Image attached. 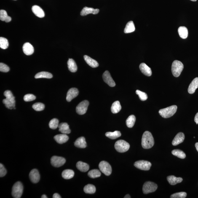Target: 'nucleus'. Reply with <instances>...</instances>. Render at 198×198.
<instances>
[{"label": "nucleus", "mask_w": 198, "mask_h": 198, "mask_svg": "<svg viewBox=\"0 0 198 198\" xmlns=\"http://www.w3.org/2000/svg\"><path fill=\"white\" fill-rule=\"evenodd\" d=\"M84 191L86 194H93L95 192L96 188L93 185L88 184L84 187Z\"/></svg>", "instance_id": "35"}, {"label": "nucleus", "mask_w": 198, "mask_h": 198, "mask_svg": "<svg viewBox=\"0 0 198 198\" xmlns=\"http://www.w3.org/2000/svg\"><path fill=\"white\" fill-rule=\"evenodd\" d=\"M136 93L139 96L140 100L142 101H145L148 99V95L144 92H142L139 90H137L136 91Z\"/></svg>", "instance_id": "42"}, {"label": "nucleus", "mask_w": 198, "mask_h": 198, "mask_svg": "<svg viewBox=\"0 0 198 198\" xmlns=\"http://www.w3.org/2000/svg\"><path fill=\"white\" fill-rule=\"evenodd\" d=\"M172 154L180 159H184L186 157V154L183 151L179 149L174 150L172 151Z\"/></svg>", "instance_id": "37"}, {"label": "nucleus", "mask_w": 198, "mask_h": 198, "mask_svg": "<svg viewBox=\"0 0 198 198\" xmlns=\"http://www.w3.org/2000/svg\"><path fill=\"white\" fill-rule=\"evenodd\" d=\"M52 75L51 73L46 72H41L36 74L35 76L36 79L39 78H47V79H51L52 78Z\"/></svg>", "instance_id": "34"}, {"label": "nucleus", "mask_w": 198, "mask_h": 198, "mask_svg": "<svg viewBox=\"0 0 198 198\" xmlns=\"http://www.w3.org/2000/svg\"><path fill=\"white\" fill-rule=\"evenodd\" d=\"M100 10L99 9H94L92 8L85 7L81 10V15L84 16L90 14H98Z\"/></svg>", "instance_id": "15"}, {"label": "nucleus", "mask_w": 198, "mask_h": 198, "mask_svg": "<svg viewBox=\"0 0 198 198\" xmlns=\"http://www.w3.org/2000/svg\"><path fill=\"white\" fill-rule=\"evenodd\" d=\"M7 173V171L5 168L4 165L1 163L0 164V177H2L4 176Z\"/></svg>", "instance_id": "46"}, {"label": "nucleus", "mask_w": 198, "mask_h": 198, "mask_svg": "<svg viewBox=\"0 0 198 198\" xmlns=\"http://www.w3.org/2000/svg\"><path fill=\"white\" fill-rule=\"evenodd\" d=\"M157 185L153 182L148 181L145 182L143 188V192L145 194L154 192L157 189Z\"/></svg>", "instance_id": "7"}, {"label": "nucleus", "mask_w": 198, "mask_h": 198, "mask_svg": "<svg viewBox=\"0 0 198 198\" xmlns=\"http://www.w3.org/2000/svg\"><path fill=\"white\" fill-rule=\"evenodd\" d=\"M88 175L91 178H95L100 177L101 175V173L100 171L97 169H95L91 170L89 172Z\"/></svg>", "instance_id": "38"}, {"label": "nucleus", "mask_w": 198, "mask_h": 198, "mask_svg": "<svg viewBox=\"0 0 198 198\" xmlns=\"http://www.w3.org/2000/svg\"><path fill=\"white\" fill-rule=\"evenodd\" d=\"M29 177L31 181L34 183L38 182L40 179L39 172L36 169H33L31 171L30 173Z\"/></svg>", "instance_id": "13"}, {"label": "nucleus", "mask_w": 198, "mask_h": 198, "mask_svg": "<svg viewBox=\"0 0 198 198\" xmlns=\"http://www.w3.org/2000/svg\"><path fill=\"white\" fill-rule=\"evenodd\" d=\"M76 166L77 168L81 172H87L89 169V166L88 164L81 161L77 163Z\"/></svg>", "instance_id": "26"}, {"label": "nucleus", "mask_w": 198, "mask_h": 198, "mask_svg": "<svg viewBox=\"0 0 198 198\" xmlns=\"http://www.w3.org/2000/svg\"><path fill=\"white\" fill-rule=\"evenodd\" d=\"M103 78L104 81L111 87H115L116 85L115 83L112 78L109 72L106 71L103 73Z\"/></svg>", "instance_id": "12"}, {"label": "nucleus", "mask_w": 198, "mask_h": 198, "mask_svg": "<svg viewBox=\"0 0 198 198\" xmlns=\"http://www.w3.org/2000/svg\"><path fill=\"white\" fill-rule=\"evenodd\" d=\"M167 180L170 185H174L181 183L183 179L180 177H176L174 176L171 175L167 177Z\"/></svg>", "instance_id": "23"}, {"label": "nucleus", "mask_w": 198, "mask_h": 198, "mask_svg": "<svg viewBox=\"0 0 198 198\" xmlns=\"http://www.w3.org/2000/svg\"><path fill=\"white\" fill-rule=\"evenodd\" d=\"M177 106L176 105L168 107L163 109L159 111V113L163 117L168 118L172 117L176 112Z\"/></svg>", "instance_id": "3"}, {"label": "nucleus", "mask_w": 198, "mask_h": 198, "mask_svg": "<svg viewBox=\"0 0 198 198\" xmlns=\"http://www.w3.org/2000/svg\"><path fill=\"white\" fill-rule=\"evenodd\" d=\"M99 167L100 171L105 175L109 176L111 174L112 170L111 165L107 162L102 161L99 164Z\"/></svg>", "instance_id": "8"}, {"label": "nucleus", "mask_w": 198, "mask_h": 198, "mask_svg": "<svg viewBox=\"0 0 198 198\" xmlns=\"http://www.w3.org/2000/svg\"><path fill=\"white\" fill-rule=\"evenodd\" d=\"M140 68L141 72L148 76H150L152 74V72L151 68L148 67L147 65L144 63H142L140 65Z\"/></svg>", "instance_id": "20"}, {"label": "nucleus", "mask_w": 198, "mask_h": 198, "mask_svg": "<svg viewBox=\"0 0 198 198\" xmlns=\"http://www.w3.org/2000/svg\"><path fill=\"white\" fill-rule=\"evenodd\" d=\"M194 120L196 124H198V112L196 114L195 116Z\"/></svg>", "instance_id": "47"}, {"label": "nucleus", "mask_w": 198, "mask_h": 198, "mask_svg": "<svg viewBox=\"0 0 198 198\" xmlns=\"http://www.w3.org/2000/svg\"><path fill=\"white\" fill-rule=\"evenodd\" d=\"M135 27L133 22L130 21L128 22L126 25L124 30V33H132L135 31Z\"/></svg>", "instance_id": "31"}, {"label": "nucleus", "mask_w": 198, "mask_h": 198, "mask_svg": "<svg viewBox=\"0 0 198 198\" xmlns=\"http://www.w3.org/2000/svg\"><path fill=\"white\" fill-rule=\"evenodd\" d=\"M0 19L2 21H5L6 23H9L12 20V18L8 16L7 12L3 10L0 11Z\"/></svg>", "instance_id": "30"}, {"label": "nucleus", "mask_w": 198, "mask_h": 198, "mask_svg": "<svg viewBox=\"0 0 198 198\" xmlns=\"http://www.w3.org/2000/svg\"><path fill=\"white\" fill-rule=\"evenodd\" d=\"M59 121L58 119L54 118L51 120L49 122L50 128L52 129H56L58 127Z\"/></svg>", "instance_id": "40"}, {"label": "nucleus", "mask_w": 198, "mask_h": 198, "mask_svg": "<svg viewBox=\"0 0 198 198\" xmlns=\"http://www.w3.org/2000/svg\"><path fill=\"white\" fill-rule=\"evenodd\" d=\"M134 165L137 168L142 170H149L151 166V163L145 160L137 161L134 164Z\"/></svg>", "instance_id": "9"}, {"label": "nucleus", "mask_w": 198, "mask_h": 198, "mask_svg": "<svg viewBox=\"0 0 198 198\" xmlns=\"http://www.w3.org/2000/svg\"><path fill=\"white\" fill-rule=\"evenodd\" d=\"M8 46L9 42L7 39L4 38H0V47L3 49H6Z\"/></svg>", "instance_id": "39"}, {"label": "nucleus", "mask_w": 198, "mask_h": 198, "mask_svg": "<svg viewBox=\"0 0 198 198\" xmlns=\"http://www.w3.org/2000/svg\"><path fill=\"white\" fill-rule=\"evenodd\" d=\"M36 99V97L32 94H27L24 96V100L26 102L33 101Z\"/></svg>", "instance_id": "44"}, {"label": "nucleus", "mask_w": 198, "mask_h": 198, "mask_svg": "<svg viewBox=\"0 0 198 198\" xmlns=\"http://www.w3.org/2000/svg\"><path fill=\"white\" fill-rule=\"evenodd\" d=\"M74 172L71 170H65L62 172V176L63 178L66 180H69L74 177Z\"/></svg>", "instance_id": "28"}, {"label": "nucleus", "mask_w": 198, "mask_h": 198, "mask_svg": "<svg viewBox=\"0 0 198 198\" xmlns=\"http://www.w3.org/2000/svg\"><path fill=\"white\" fill-rule=\"evenodd\" d=\"M10 70V68L7 65L5 64L1 63H0V71L1 72H7Z\"/></svg>", "instance_id": "45"}, {"label": "nucleus", "mask_w": 198, "mask_h": 198, "mask_svg": "<svg viewBox=\"0 0 198 198\" xmlns=\"http://www.w3.org/2000/svg\"><path fill=\"white\" fill-rule=\"evenodd\" d=\"M45 106L44 104L40 103H35L33 105V108L37 111H41L44 109Z\"/></svg>", "instance_id": "41"}, {"label": "nucleus", "mask_w": 198, "mask_h": 198, "mask_svg": "<svg viewBox=\"0 0 198 198\" xmlns=\"http://www.w3.org/2000/svg\"><path fill=\"white\" fill-rule=\"evenodd\" d=\"M58 127L59 132L62 134H68L71 133V131L69 129V126L66 123H62L59 124Z\"/></svg>", "instance_id": "21"}, {"label": "nucleus", "mask_w": 198, "mask_h": 198, "mask_svg": "<svg viewBox=\"0 0 198 198\" xmlns=\"http://www.w3.org/2000/svg\"><path fill=\"white\" fill-rule=\"evenodd\" d=\"M121 109L122 107L120 102L119 101H116L113 103L112 105L111 110L112 113L115 114L119 112Z\"/></svg>", "instance_id": "32"}, {"label": "nucleus", "mask_w": 198, "mask_h": 198, "mask_svg": "<svg viewBox=\"0 0 198 198\" xmlns=\"http://www.w3.org/2000/svg\"><path fill=\"white\" fill-rule=\"evenodd\" d=\"M185 136L184 134L182 132H179L176 135L174 138L172 142V144L173 146L177 145L183 143L185 140Z\"/></svg>", "instance_id": "16"}, {"label": "nucleus", "mask_w": 198, "mask_h": 198, "mask_svg": "<svg viewBox=\"0 0 198 198\" xmlns=\"http://www.w3.org/2000/svg\"><path fill=\"white\" fill-rule=\"evenodd\" d=\"M198 88V78H196L194 79L190 84L188 89V92L190 94L194 93Z\"/></svg>", "instance_id": "22"}, {"label": "nucleus", "mask_w": 198, "mask_h": 198, "mask_svg": "<svg viewBox=\"0 0 198 198\" xmlns=\"http://www.w3.org/2000/svg\"><path fill=\"white\" fill-rule=\"evenodd\" d=\"M130 147V144L125 140H118L115 145V148L118 152L124 153L127 151Z\"/></svg>", "instance_id": "6"}, {"label": "nucleus", "mask_w": 198, "mask_h": 198, "mask_svg": "<svg viewBox=\"0 0 198 198\" xmlns=\"http://www.w3.org/2000/svg\"><path fill=\"white\" fill-rule=\"evenodd\" d=\"M136 120V118L134 115L129 116L126 121V124L127 127L131 128L134 125Z\"/></svg>", "instance_id": "36"}, {"label": "nucleus", "mask_w": 198, "mask_h": 198, "mask_svg": "<svg viewBox=\"0 0 198 198\" xmlns=\"http://www.w3.org/2000/svg\"><path fill=\"white\" fill-rule=\"evenodd\" d=\"M154 140L152 134L148 131H146L142 137V147L145 149H149L154 146Z\"/></svg>", "instance_id": "1"}, {"label": "nucleus", "mask_w": 198, "mask_h": 198, "mask_svg": "<svg viewBox=\"0 0 198 198\" xmlns=\"http://www.w3.org/2000/svg\"><path fill=\"white\" fill-rule=\"evenodd\" d=\"M23 49L24 53L27 55H31L34 52V48L28 42L25 43L24 44Z\"/></svg>", "instance_id": "18"}, {"label": "nucleus", "mask_w": 198, "mask_h": 198, "mask_svg": "<svg viewBox=\"0 0 198 198\" xmlns=\"http://www.w3.org/2000/svg\"><path fill=\"white\" fill-rule=\"evenodd\" d=\"M53 198H61V196L58 194H53Z\"/></svg>", "instance_id": "48"}, {"label": "nucleus", "mask_w": 198, "mask_h": 198, "mask_svg": "<svg viewBox=\"0 0 198 198\" xmlns=\"http://www.w3.org/2000/svg\"><path fill=\"white\" fill-rule=\"evenodd\" d=\"M191 1H197V0H191Z\"/></svg>", "instance_id": "52"}, {"label": "nucleus", "mask_w": 198, "mask_h": 198, "mask_svg": "<svg viewBox=\"0 0 198 198\" xmlns=\"http://www.w3.org/2000/svg\"><path fill=\"white\" fill-rule=\"evenodd\" d=\"M84 60H85L86 63L88 64L89 66L93 68L97 67L99 66V64L96 61L94 60V59L91 58L90 57L87 55H85L84 56Z\"/></svg>", "instance_id": "25"}, {"label": "nucleus", "mask_w": 198, "mask_h": 198, "mask_svg": "<svg viewBox=\"0 0 198 198\" xmlns=\"http://www.w3.org/2000/svg\"><path fill=\"white\" fill-rule=\"evenodd\" d=\"M41 198H47V196L45 194H44L42 196H41Z\"/></svg>", "instance_id": "51"}, {"label": "nucleus", "mask_w": 198, "mask_h": 198, "mask_svg": "<svg viewBox=\"0 0 198 198\" xmlns=\"http://www.w3.org/2000/svg\"><path fill=\"white\" fill-rule=\"evenodd\" d=\"M184 68L182 62L178 60H175L172 65V75L175 77H178L180 75Z\"/></svg>", "instance_id": "4"}, {"label": "nucleus", "mask_w": 198, "mask_h": 198, "mask_svg": "<svg viewBox=\"0 0 198 198\" xmlns=\"http://www.w3.org/2000/svg\"><path fill=\"white\" fill-rule=\"evenodd\" d=\"M195 147L196 148V150L198 152V143H197L195 144Z\"/></svg>", "instance_id": "50"}, {"label": "nucleus", "mask_w": 198, "mask_h": 198, "mask_svg": "<svg viewBox=\"0 0 198 198\" xmlns=\"http://www.w3.org/2000/svg\"><path fill=\"white\" fill-rule=\"evenodd\" d=\"M69 137L67 135L63 134L56 135L54 137V139L59 144H63L66 143L69 140Z\"/></svg>", "instance_id": "19"}, {"label": "nucleus", "mask_w": 198, "mask_h": 198, "mask_svg": "<svg viewBox=\"0 0 198 198\" xmlns=\"http://www.w3.org/2000/svg\"><path fill=\"white\" fill-rule=\"evenodd\" d=\"M187 196V194L185 192H180L175 193L171 195L170 196L171 198H185Z\"/></svg>", "instance_id": "43"}, {"label": "nucleus", "mask_w": 198, "mask_h": 198, "mask_svg": "<svg viewBox=\"0 0 198 198\" xmlns=\"http://www.w3.org/2000/svg\"><path fill=\"white\" fill-rule=\"evenodd\" d=\"M67 64L68 69L71 72H75L77 71V66L75 62L73 59H69Z\"/></svg>", "instance_id": "27"}, {"label": "nucleus", "mask_w": 198, "mask_h": 198, "mask_svg": "<svg viewBox=\"0 0 198 198\" xmlns=\"http://www.w3.org/2000/svg\"><path fill=\"white\" fill-rule=\"evenodd\" d=\"M124 198H131V196L130 195L128 194L126 195L125 196V197H124Z\"/></svg>", "instance_id": "49"}, {"label": "nucleus", "mask_w": 198, "mask_h": 198, "mask_svg": "<svg viewBox=\"0 0 198 198\" xmlns=\"http://www.w3.org/2000/svg\"><path fill=\"white\" fill-rule=\"evenodd\" d=\"M6 99L3 100V103L6 108L9 109H15L16 100L15 97L13 95L12 92L10 90H6L4 93Z\"/></svg>", "instance_id": "2"}, {"label": "nucleus", "mask_w": 198, "mask_h": 198, "mask_svg": "<svg viewBox=\"0 0 198 198\" xmlns=\"http://www.w3.org/2000/svg\"><path fill=\"white\" fill-rule=\"evenodd\" d=\"M32 10L35 15L39 18H43L45 16V13L43 9L37 5H34L32 8Z\"/></svg>", "instance_id": "17"}, {"label": "nucleus", "mask_w": 198, "mask_h": 198, "mask_svg": "<svg viewBox=\"0 0 198 198\" xmlns=\"http://www.w3.org/2000/svg\"><path fill=\"white\" fill-rule=\"evenodd\" d=\"M66 162L65 158L59 156H53L51 158V163L53 166L60 167L64 164Z\"/></svg>", "instance_id": "10"}, {"label": "nucleus", "mask_w": 198, "mask_h": 198, "mask_svg": "<svg viewBox=\"0 0 198 198\" xmlns=\"http://www.w3.org/2000/svg\"><path fill=\"white\" fill-rule=\"evenodd\" d=\"M75 146L80 148H85L87 146V143L85 138L84 137H81L78 138L75 143Z\"/></svg>", "instance_id": "24"}, {"label": "nucleus", "mask_w": 198, "mask_h": 198, "mask_svg": "<svg viewBox=\"0 0 198 198\" xmlns=\"http://www.w3.org/2000/svg\"><path fill=\"white\" fill-rule=\"evenodd\" d=\"M178 32L180 37L185 39L188 37V32L187 28L185 27H180L178 28Z\"/></svg>", "instance_id": "29"}, {"label": "nucleus", "mask_w": 198, "mask_h": 198, "mask_svg": "<svg viewBox=\"0 0 198 198\" xmlns=\"http://www.w3.org/2000/svg\"><path fill=\"white\" fill-rule=\"evenodd\" d=\"M79 95V91L75 88H72L68 90L67 94L66 100L68 102L71 101Z\"/></svg>", "instance_id": "14"}, {"label": "nucleus", "mask_w": 198, "mask_h": 198, "mask_svg": "<svg viewBox=\"0 0 198 198\" xmlns=\"http://www.w3.org/2000/svg\"><path fill=\"white\" fill-rule=\"evenodd\" d=\"M89 104V102L87 100H84L81 102L76 107V112L80 115L85 114Z\"/></svg>", "instance_id": "11"}, {"label": "nucleus", "mask_w": 198, "mask_h": 198, "mask_svg": "<svg viewBox=\"0 0 198 198\" xmlns=\"http://www.w3.org/2000/svg\"><path fill=\"white\" fill-rule=\"evenodd\" d=\"M23 191V186L20 182H17L13 186L12 195L14 198H20L21 197Z\"/></svg>", "instance_id": "5"}, {"label": "nucleus", "mask_w": 198, "mask_h": 198, "mask_svg": "<svg viewBox=\"0 0 198 198\" xmlns=\"http://www.w3.org/2000/svg\"><path fill=\"white\" fill-rule=\"evenodd\" d=\"M105 135L111 139L114 140L120 137L121 134L119 131H116L113 132H107L105 134Z\"/></svg>", "instance_id": "33"}, {"label": "nucleus", "mask_w": 198, "mask_h": 198, "mask_svg": "<svg viewBox=\"0 0 198 198\" xmlns=\"http://www.w3.org/2000/svg\"><path fill=\"white\" fill-rule=\"evenodd\" d=\"M14 1H16V0H14Z\"/></svg>", "instance_id": "53"}]
</instances>
